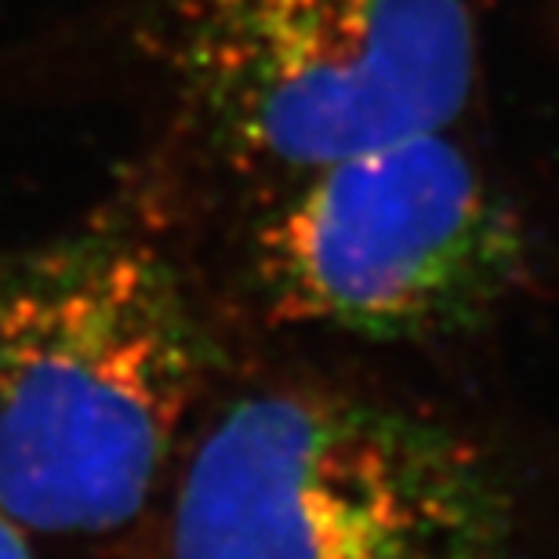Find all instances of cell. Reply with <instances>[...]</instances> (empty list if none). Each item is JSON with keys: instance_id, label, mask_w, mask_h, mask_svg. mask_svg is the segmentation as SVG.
Masks as SVG:
<instances>
[{"instance_id": "cell-3", "label": "cell", "mask_w": 559, "mask_h": 559, "mask_svg": "<svg viewBox=\"0 0 559 559\" xmlns=\"http://www.w3.org/2000/svg\"><path fill=\"white\" fill-rule=\"evenodd\" d=\"M160 33L207 153L270 186L451 131L479 76L476 0H160Z\"/></svg>"}, {"instance_id": "cell-1", "label": "cell", "mask_w": 559, "mask_h": 559, "mask_svg": "<svg viewBox=\"0 0 559 559\" xmlns=\"http://www.w3.org/2000/svg\"><path fill=\"white\" fill-rule=\"evenodd\" d=\"M207 364L186 280L145 229L98 222L0 262V509L40 534L131 523Z\"/></svg>"}, {"instance_id": "cell-5", "label": "cell", "mask_w": 559, "mask_h": 559, "mask_svg": "<svg viewBox=\"0 0 559 559\" xmlns=\"http://www.w3.org/2000/svg\"><path fill=\"white\" fill-rule=\"evenodd\" d=\"M0 559H33L26 527L19 520H11L4 509H0Z\"/></svg>"}, {"instance_id": "cell-4", "label": "cell", "mask_w": 559, "mask_h": 559, "mask_svg": "<svg viewBox=\"0 0 559 559\" xmlns=\"http://www.w3.org/2000/svg\"><path fill=\"white\" fill-rule=\"evenodd\" d=\"M262 312L374 342L473 331L527 276L520 215L447 131L273 186L248 237Z\"/></svg>"}, {"instance_id": "cell-2", "label": "cell", "mask_w": 559, "mask_h": 559, "mask_svg": "<svg viewBox=\"0 0 559 559\" xmlns=\"http://www.w3.org/2000/svg\"><path fill=\"white\" fill-rule=\"evenodd\" d=\"M512 498L447 425L334 393L237 400L189 457L171 559H509Z\"/></svg>"}]
</instances>
